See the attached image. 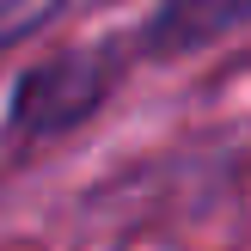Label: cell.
<instances>
[{
  "label": "cell",
  "mask_w": 251,
  "mask_h": 251,
  "mask_svg": "<svg viewBox=\"0 0 251 251\" xmlns=\"http://www.w3.org/2000/svg\"><path fill=\"white\" fill-rule=\"evenodd\" d=\"M251 25V0H153L135 25V61H190Z\"/></svg>",
  "instance_id": "cell-2"
},
{
  "label": "cell",
  "mask_w": 251,
  "mask_h": 251,
  "mask_svg": "<svg viewBox=\"0 0 251 251\" xmlns=\"http://www.w3.org/2000/svg\"><path fill=\"white\" fill-rule=\"evenodd\" d=\"M129 61H135V43H123V37H92V43L31 61L6 86V104H0V153L31 159L43 147L68 141L74 129H86L117 98Z\"/></svg>",
  "instance_id": "cell-1"
},
{
  "label": "cell",
  "mask_w": 251,
  "mask_h": 251,
  "mask_svg": "<svg viewBox=\"0 0 251 251\" xmlns=\"http://www.w3.org/2000/svg\"><path fill=\"white\" fill-rule=\"evenodd\" d=\"M68 6L74 0H0V55L19 49V43H31V37H43Z\"/></svg>",
  "instance_id": "cell-3"
}]
</instances>
